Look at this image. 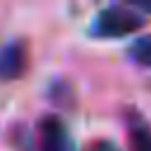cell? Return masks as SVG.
<instances>
[{"instance_id":"cell-1","label":"cell","mask_w":151,"mask_h":151,"mask_svg":"<svg viewBox=\"0 0 151 151\" xmlns=\"http://www.w3.org/2000/svg\"><path fill=\"white\" fill-rule=\"evenodd\" d=\"M144 24H146V17H142L132 5H106L94 14L90 33L101 40L125 38L137 33Z\"/></svg>"},{"instance_id":"cell-2","label":"cell","mask_w":151,"mask_h":151,"mask_svg":"<svg viewBox=\"0 0 151 151\" xmlns=\"http://www.w3.org/2000/svg\"><path fill=\"white\" fill-rule=\"evenodd\" d=\"M28 151H78L66 120L57 113H45L31 127Z\"/></svg>"},{"instance_id":"cell-5","label":"cell","mask_w":151,"mask_h":151,"mask_svg":"<svg viewBox=\"0 0 151 151\" xmlns=\"http://www.w3.org/2000/svg\"><path fill=\"white\" fill-rule=\"evenodd\" d=\"M47 99H50V101H52L57 109H68V106H73V99H76V94H73V87H71V83H66L64 78H54V80L50 83Z\"/></svg>"},{"instance_id":"cell-4","label":"cell","mask_w":151,"mask_h":151,"mask_svg":"<svg viewBox=\"0 0 151 151\" xmlns=\"http://www.w3.org/2000/svg\"><path fill=\"white\" fill-rule=\"evenodd\" d=\"M123 120H125L127 149L130 151H151V123L137 109H127Z\"/></svg>"},{"instance_id":"cell-8","label":"cell","mask_w":151,"mask_h":151,"mask_svg":"<svg viewBox=\"0 0 151 151\" xmlns=\"http://www.w3.org/2000/svg\"><path fill=\"white\" fill-rule=\"evenodd\" d=\"M132 7H134L142 17H151V2H132Z\"/></svg>"},{"instance_id":"cell-6","label":"cell","mask_w":151,"mask_h":151,"mask_svg":"<svg viewBox=\"0 0 151 151\" xmlns=\"http://www.w3.org/2000/svg\"><path fill=\"white\" fill-rule=\"evenodd\" d=\"M127 57H130L132 64H137L142 68H151V33L137 38L127 47Z\"/></svg>"},{"instance_id":"cell-3","label":"cell","mask_w":151,"mask_h":151,"mask_svg":"<svg viewBox=\"0 0 151 151\" xmlns=\"http://www.w3.org/2000/svg\"><path fill=\"white\" fill-rule=\"evenodd\" d=\"M31 66V45L26 38H12L0 47V83L21 80Z\"/></svg>"},{"instance_id":"cell-7","label":"cell","mask_w":151,"mask_h":151,"mask_svg":"<svg viewBox=\"0 0 151 151\" xmlns=\"http://www.w3.org/2000/svg\"><path fill=\"white\" fill-rule=\"evenodd\" d=\"M85 151H120V149L111 139H92V142H87Z\"/></svg>"}]
</instances>
